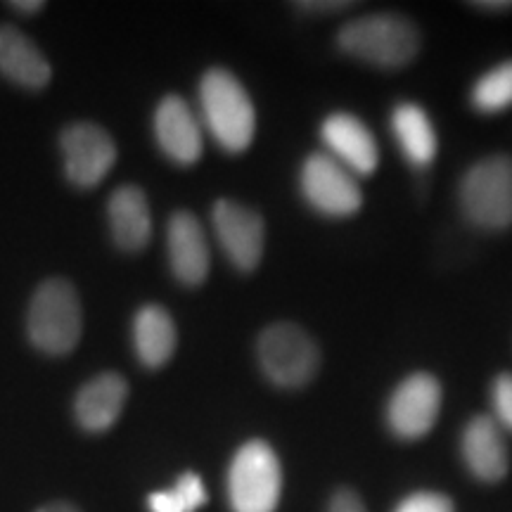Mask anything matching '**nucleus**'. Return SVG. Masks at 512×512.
I'll use <instances>...</instances> for the list:
<instances>
[{"label": "nucleus", "mask_w": 512, "mask_h": 512, "mask_svg": "<svg viewBox=\"0 0 512 512\" xmlns=\"http://www.w3.org/2000/svg\"><path fill=\"white\" fill-rule=\"evenodd\" d=\"M337 46L354 60L382 69H399L418 55L420 31L411 19L401 15H366L339 29Z\"/></svg>", "instance_id": "1"}, {"label": "nucleus", "mask_w": 512, "mask_h": 512, "mask_svg": "<svg viewBox=\"0 0 512 512\" xmlns=\"http://www.w3.org/2000/svg\"><path fill=\"white\" fill-rule=\"evenodd\" d=\"M202 117L226 152H245L256 133V112L245 86L226 69L214 67L200 83Z\"/></svg>", "instance_id": "2"}, {"label": "nucleus", "mask_w": 512, "mask_h": 512, "mask_svg": "<svg viewBox=\"0 0 512 512\" xmlns=\"http://www.w3.org/2000/svg\"><path fill=\"white\" fill-rule=\"evenodd\" d=\"M29 339L38 351L64 356L74 351L81 339L83 316L74 285L62 278H50L38 287L29 306Z\"/></svg>", "instance_id": "3"}, {"label": "nucleus", "mask_w": 512, "mask_h": 512, "mask_svg": "<svg viewBox=\"0 0 512 512\" xmlns=\"http://www.w3.org/2000/svg\"><path fill=\"white\" fill-rule=\"evenodd\" d=\"M283 494V467L266 441H247L228 470V501L233 512H275Z\"/></svg>", "instance_id": "4"}, {"label": "nucleus", "mask_w": 512, "mask_h": 512, "mask_svg": "<svg viewBox=\"0 0 512 512\" xmlns=\"http://www.w3.org/2000/svg\"><path fill=\"white\" fill-rule=\"evenodd\" d=\"M460 209L472 226H512V159L496 155L477 162L460 181Z\"/></svg>", "instance_id": "5"}, {"label": "nucleus", "mask_w": 512, "mask_h": 512, "mask_svg": "<svg viewBox=\"0 0 512 512\" xmlns=\"http://www.w3.org/2000/svg\"><path fill=\"white\" fill-rule=\"evenodd\" d=\"M256 358L268 380L285 389L304 387L320 368L318 344L294 323L268 325L256 342Z\"/></svg>", "instance_id": "6"}, {"label": "nucleus", "mask_w": 512, "mask_h": 512, "mask_svg": "<svg viewBox=\"0 0 512 512\" xmlns=\"http://www.w3.org/2000/svg\"><path fill=\"white\" fill-rule=\"evenodd\" d=\"M299 185H302L304 200L318 214L330 216V219L354 216L363 204V192L356 183V176L330 155H320V152L306 157Z\"/></svg>", "instance_id": "7"}, {"label": "nucleus", "mask_w": 512, "mask_h": 512, "mask_svg": "<svg viewBox=\"0 0 512 512\" xmlns=\"http://www.w3.org/2000/svg\"><path fill=\"white\" fill-rule=\"evenodd\" d=\"M67 178L79 188H95L117 162V145L110 133L91 121L67 126L60 136Z\"/></svg>", "instance_id": "8"}, {"label": "nucleus", "mask_w": 512, "mask_h": 512, "mask_svg": "<svg viewBox=\"0 0 512 512\" xmlns=\"http://www.w3.org/2000/svg\"><path fill=\"white\" fill-rule=\"evenodd\" d=\"M211 221H214L216 238H219L230 264L245 273L254 271L261 264L266 247L264 219L245 204L219 200L211 209Z\"/></svg>", "instance_id": "9"}, {"label": "nucleus", "mask_w": 512, "mask_h": 512, "mask_svg": "<svg viewBox=\"0 0 512 512\" xmlns=\"http://www.w3.org/2000/svg\"><path fill=\"white\" fill-rule=\"evenodd\" d=\"M441 411V384L430 373L406 377L387 406L389 430L401 439H420L432 432Z\"/></svg>", "instance_id": "10"}, {"label": "nucleus", "mask_w": 512, "mask_h": 512, "mask_svg": "<svg viewBox=\"0 0 512 512\" xmlns=\"http://www.w3.org/2000/svg\"><path fill=\"white\" fill-rule=\"evenodd\" d=\"M320 138L330 157L354 176H370L380 164V147L370 128L354 114H330L320 126Z\"/></svg>", "instance_id": "11"}, {"label": "nucleus", "mask_w": 512, "mask_h": 512, "mask_svg": "<svg viewBox=\"0 0 512 512\" xmlns=\"http://www.w3.org/2000/svg\"><path fill=\"white\" fill-rule=\"evenodd\" d=\"M155 136L171 162L190 166L200 162L204 152L202 126L190 105L178 95H166L155 112Z\"/></svg>", "instance_id": "12"}, {"label": "nucleus", "mask_w": 512, "mask_h": 512, "mask_svg": "<svg viewBox=\"0 0 512 512\" xmlns=\"http://www.w3.org/2000/svg\"><path fill=\"white\" fill-rule=\"evenodd\" d=\"M169 264L178 283L197 287L209 275V245L202 223L190 211H176L166 228Z\"/></svg>", "instance_id": "13"}, {"label": "nucleus", "mask_w": 512, "mask_h": 512, "mask_svg": "<svg viewBox=\"0 0 512 512\" xmlns=\"http://www.w3.org/2000/svg\"><path fill=\"white\" fill-rule=\"evenodd\" d=\"M128 396V384L119 373H102L81 387L74 415L86 432H107L119 420Z\"/></svg>", "instance_id": "14"}, {"label": "nucleus", "mask_w": 512, "mask_h": 512, "mask_svg": "<svg viewBox=\"0 0 512 512\" xmlns=\"http://www.w3.org/2000/svg\"><path fill=\"white\" fill-rule=\"evenodd\" d=\"M112 238L124 252H140L152 238V214L145 192L136 185H121L107 202Z\"/></svg>", "instance_id": "15"}, {"label": "nucleus", "mask_w": 512, "mask_h": 512, "mask_svg": "<svg viewBox=\"0 0 512 512\" xmlns=\"http://www.w3.org/2000/svg\"><path fill=\"white\" fill-rule=\"evenodd\" d=\"M463 458L482 482H501L508 475V448L494 420L486 415L470 420L463 432Z\"/></svg>", "instance_id": "16"}, {"label": "nucleus", "mask_w": 512, "mask_h": 512, "mask_svg": "<svg viewBox=\"0 0 512 512\" xmlns=\"http://www.w3.org/2000/svg\"><path fill=\"white\" fill-rule=\"evenodd\" d=\"M0 72L29 91L46 88L53 76L46 55L15 27H0Z\"/></svg>", "instance_id": "17"}, {"label": "nucleus", "mask_w": 512, "mask_h": 512, "mask_svg": "<svg viewBox=\"0 0 512 512\" xmlns=\"http://www.w3.org/2000/svg\"><path fill=\"white\" fill-rule=\"evenodd\" d=\"M176 323L164 306H143L133 320V347L145 368H162L176 351Z\"/></svg>", "instance_id": "18"}, {"label": "nucleus", "mask_w": 512, "mask_h": 512, "mask_svg": "<svg viewBox=\"0 0 512 512\" xmlns=\"http://www.w3.org/2000/svg\"><path fill=\"white\" fill-rule=\"evenodd\" d=\"M392 131L403 157L413 166H430L437 157L439 143L430 117L415 102H401L392 112Z\"/></svg>", "instance_id": "19"}, {"label": "nucleus", "mask_w": 512, "mask_h": 512, "mask_svg": "<svg viewBox=\"0 0 512 512\" xmlns=\"http://www.w3.org/2000/svg\"><path fill=\"white\" fill-rule=\"evenodd\" d=\"M472 105L484 114H496L512 105V60L486 72L472 88Z\"/></svg>", "instance_id": "20"}, {"label": "nucleus", "mask_w": 512, "mask_h": 512, "mask_svg": "<svg viewBox=\"0 0 512 512\" xmlns=\"http://www.w3.org/2000/svg\"><path fill=\"white\" fill-rule=\"evenodd\" d=\"M174 494L178 496L185 512L200 510L207 503V489H204V482L195 472H185V475L178 477V482L174 484Z\"/></svg>", "instance_id": "21"}, {"label": "nucleus", "mask_w": 512, "mask_h": 512, "mask_svg": "<svg viewBox=\"0 0 512 512\" xmlns=\"http://www.w3.org/2000/svg\"><path fill=\"white\" fill-rule=\"evenodd\" d=\"M394 512H456L453 501L444 494H434V491H420L396 505Z\"/></svg>", "instance_id": "22"}, {"label": "nucleus", "mask_w": 512, "mask_h": 512, "mask_svg": "<svg viewBox=\"0 0 512 512\" xmlns=\"http://www.w3.org/2000/svg\"><path fill=\"white\" fill-rule=\"evenodd\" d=\"M491 399H494L498 420H501L508 430H512V375L503 373L496 377L494 389H491Z\"/></svg>", "instance_id": "23"}, {"label": "nucleus", "mask_w": 512, "mask_h": 512, "mask_svg": "<svg viewBox=\"0 0 512 512\" xmlns=\"http://www.w3.org/2000/svg\"><path fill=\"white\" fill-rule=\"evenodd\" d=\"M328 512H366V505H363L356 491L339 489L337 494L332 496Z\"/></svg>", "instance_id": "24"}, {"label": "nucleus", "mask_w": 512, "mask_h": 512, "mask_svg": "<svg viewBox=\"0 0 512 512\" xmlns=\"http://www.w3.org/2000/svg\"><path fill=\"white\" fill-rule=\"evenodd\" d=\"M147 510L150 512H185L178 496L174 494V489L169 491H155L147 498Z\"/></svg>", "instance_id": "25"}, {"label": "nucleus", "mask_w": 512, "mask_h": 512, "mask_svg": "<svg viewBox=\"0 0 512 512\" xmlns=\"http://www.w3.org/2000/svg\"><path fill=\"white\" fill-rule=\"evenodd\" d=\"M294 8L302 12H339L351 8V3H344V0H339V3H316V0H311V3H294Z\"/></svg>", "instance_id": "26"}, {"label": "nucleus", "mask_w": 512, "mask_h": 512, "mask_svg": "<svg viewBox=\"0 0 512 512\" xmlns=\"http://www.w3.org/2000/svg\"><path fill=\"white\" fill-rule=\"evenodd\" d=\"M12 10L15 12H22V15H34V12H41L46 8V3L43 0H12L8 3Z\"/></svg>", "instance_id": "27"}, {"label": "nucleus", "mask_w": 512, "mask_h": 512, "mask_svg": "<svg viewBox=\"0 0 512 512\" xmlns=\"http://www.w3.org/2000/svg\"><path fill=\"white\" fill-rule=\"evenodd\" d=\"M36 512H81L76 505L72 503H64V501H55V503H48L43 505V508H38Z\"/></svg>", "instance_id": "28"}, {"label": "nucleus", "mask_w": 512, "mask_h": 512, "mask_svg": "<svg viewBox=\"0 0 512 512\" xmlns=\"http://www.w3.org/2000/svg\"><path fill=\"white\" fill-rule=\"evenodd\" d=\"M472 5L479 10H494V12L512 10V3H508V0H498V3H486V0H482V3H472Z\"/></svg>", "instance_id": "29"}]
</instances>
